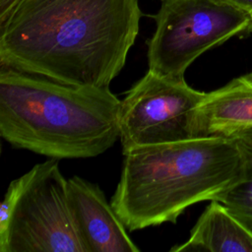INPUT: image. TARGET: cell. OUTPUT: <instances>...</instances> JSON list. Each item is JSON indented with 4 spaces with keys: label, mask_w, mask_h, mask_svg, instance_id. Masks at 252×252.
<instances>
[{
    "label": "cell",
    "mask_w": 252,
    "mask_h": 252,
    "mask_svg": "<svg viewBox=\"0 0 252 252\" xmlns=\"http://www.w3.org/2000/svg\"><path fill=\"white\" fill-rule=\"evenodd\" d=\"M138 0H21L0 25V67L109 88L141 19Z\"/></svg>",
    "instance_id": "obj_1"
},
{
    "label": "cell",
    "mask_w": 252,
    "mask_h": 252,
    "mask_svg": "<svg viewBox=\"0 0 252 252\" xmlns=\"http://www.w3.org/2000/svg\"><path fill=\"white\" fill-rule=\"evenodd\" d=\"M205 93L184 77L148 70L120 102L119 139L123 154L132 149L195 138L194 120Z\"/></svg>",
    "instance_id": "obj_6"
},
{
    "label": "cell",
    "mask_w": 252,
    "mask_h": 252,
    "mask_svg": "<svg viewBox=\"0 0 252 252\" xmlns=\"http://www.w3.org/2000/svg\"><path fill=\"white\" fill-rule=\"evenodd\" d=\"M120 102L109 88L0 67L1 137L49 158H88L110 149L119 138Z\"/></svg>",
    "instance_id": "obj_3"
},
{
    "label": "cell",
    "mask_w": 252,
    "mask_h": 252,
    "mask_svg": "<svg viewBox=\"0 0 252 252\" xmlns=\"http://www.w3.org/2000/svg\"><path fill=\"white\" fill-rule=\"evenodd\" d=\"M170 251L252 252V232L222 203L212 200L192 227L188 240Z\"/></svg>",
    "instance_id": "obj_9"
},
{
    "label": "cell",
    "mask_w": 252,
    "mask_h": 252,
    "mask_svg": "<svg viewBox=\"0 0 252 252\" xmlns=\"http://www.w3.org/2000/svg\"><path fill=\"white\" fill-rule=\"evenodd\" d=\"M247 151L252 153V128L243 131L235 138Z\"/></svg>",
    "instance_id": "obj_12"
},
{
    "label": "cell",
    "mask_w": 252,
    "mask_h": 252,
    "mask_svg": "<svg viewBox=\"0 0 252 252\" xmlns=\"http://www.w3.org/2000/svg\"><path fill=\"white\" fill-rule=\"evenodd\" d=\"M0 252H87L59 159L36 163L11 181L0 205Z\"/></svg>",
    "instance_id": "obj_4"
},
{
    "label": "cell",
    "mask_w": 252,
    "mask_h": 252,
    "mask_svg": "<svg viewBox=\"0 0 252 252\" xmlns=\"http://www.w3.org/2000/svg\"><path fill=\"white\" fill-rule=\"evenodd\" d=\"M252 16V0H225Z\"/></svg>",
    "instance_id": "obj_13"
},
{
    "label": "cell",
    "mask_w": 252,
    "mask_h": 252,
    "mask_svg": "<svg viewBox=\"0 0 252 252\" xmlns=\"http://www.w3.org/2000/svg\"><path fill=\"white\" fill-rule=\"evenodd\" d=\"M250 32H252V27H251V31Z\"/></svg>",
    "instance_id": "obj_14"
},
{
    "label": "cell",
    "mask_w": 252,
    "mask_h": 252,
    "mask_svg": "<svg viewBox=\"0 0 252 252\" xmlns=\"http://www.w3.org/2000/svg\"><path fill=\"white\" fill-rule=\"evenodd\" d=\"M110 204L128 231L176 222L190 206L219 195L244 175L236 139L201 137L144 146L123 154Z\"/></svg>",
    "instance_id": "obj_2"
},
{
    "label": "cell",
    "mask_w": 252,
    "mask_h": 252,
    "mask_svg": "<svg viewBox=\"0 0 252 252\" xmlns=\"http://www.w3.org/2000/svg\"><path fill=\"white\" fill-rule=\"evenodd\" d=\"M20 1L21 0H0V25L9 18Z\"/></svg>",
    "instance_id": "obj_11"
},
{
    "label": "cell",
    "mask_w": 252,
    "mask_h": 252,
    "mask_svg": "<svg viewBox=\"0 0 252 252\" xmlns=\"http://www.w3.org/2000/svg\"><path fill=\"white\" fill-rule=\"evenodd\" d=\"M251 27L252 16L225 0H162L148 43L149 69L184 77L205 51Z\"/></svg>",
    "instance_id": "obj_5"
},
{
    "label": "cell",
    "mask_w": 252,
    "mask_h": 252,
    "mask_svg": "<svg viewBox=\"0 0 252 252\" xmlns=\"http://www.w3.org/2000/svg\"><path fill=\"white\" fill-rule=\"evenodd\" d=\"M69 207L87 252H139L104 193L80 176L67 179Z\"/></svg>",
    "instance_id": "obj_7"
},
{
    "label": "cell",
    "mask_w": 252,
    "mask_h": 252,
    "mask_svg": "<svg viewBox=\"0 0 252 252\" xmlns=\"http://www.w3.org/2000/svg\"><path fill=\"white\" fill-rule=\"evenodd\" d=\"M252 128V72L205 93L195 112V138L235 139Z\"/></svg>",
    "instance_id": "obj_8"
},
{
    "label": "cell",
    "mask_w": 252,
    "mask_h": 252,
    "mask_svg": "<svg viewBox=\"0 0 252 252\" xmlns=\"http://www.w3.org/2000/svg\"><path fill=\"white\" fill-rule=\"evenodd\" d=\"M244 150L246 163L243 177L216 200L222 203L252 232V153Z\"/></svg>",
    "instance_id": "obj_10"
}]
</instances>
